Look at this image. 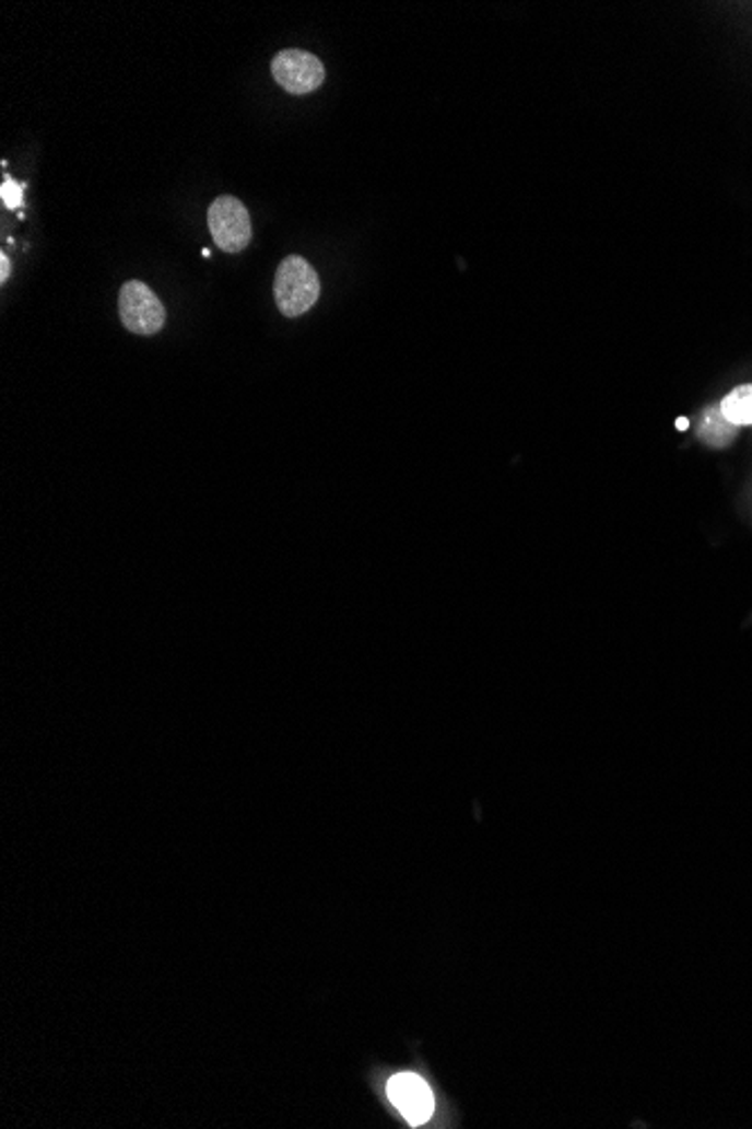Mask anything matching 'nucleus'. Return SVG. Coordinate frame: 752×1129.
I'll return each mask as SVG.
<instances>
[{"mask_svg":"<svg viewBox=\"0 0 752 1129\" xmlns=\"http://www.w3.org/2000/svg\"><path fill=\"white\" fill-rule=\"evenodd\" d=\"M275 305L286 318L307 314L320 298V276L305 257L289 255L280 261L273 284Z\"/></svg>","mask_w":752,"mask_h":1129,"instance_id":"nucleus-1","label":"nucleus"},{"mask_svg":"<svg viewBox=\"0 0 752 1129\" xmlns=\"http://www.w3.org/2000/svg\"><path fill=\"white\" fill-rule=\"evenodd\" d=\"M118 310L122 325L138 336H154L165 327L167 312L161 298L140 280L122 284L118 295Z\"/></svg>","mask_w":752,"mask_h":1129,"instance_id":"nucleus-2","label":"nucleus"},{"mask_svg":"<svg viewBox=\"0 0 752 1129\" xmlns=\"http://www.w3.org/2000/svg\"><path fill=\"white\" fill-rule=\"evenodd\" d=\"M208 225L214 244L223 253H242L252 240L248 208L231 195H223L208 208Z\"/></svg>","mask_w":752,"mask_h":1129,"instance_id":"nucleus-3","label":"nucleus"},{"mask_svg":"<svg viewBox=\"0 0 752 1129\" xmlns=\"http://www.w3.org/2000/svg\"><path fill=\"white\" fill-rule=\"evenodd\" d=\"M273 80L291 95H309L325 82L322 61L299 48H289L275 55L271 63Z\"/></svg>","mask_w":752,"mask_h":1129,"instance_id":"nucleus-4","label":"nucleus"},{"mask_svg":"<svg viewBox=\"0 0 752 1129\" xmlns=\"http://www.w3.org/2000/svg\"><path fill=\"white\" fill-rule=\"evenodd\" d=\"M392 1105L410 1125H424L433 1116V1091L424 1078L415 1073H399L388 1082Z\"/></svg>","mask_w":752,"mask_h":1129,"instance_id":"nucleus-5","label":"nucleus"},{"mask_svg":"<svg viewBox=\"0 0 752 1129\" xmlns=\"http://www.w3.org/2000/svg\"><path fill=\"white\" fill-rule=\"evenodd\" d=\"M721 412L724 418L730 422V424H737V427H745V424H752V386L745 384V386H739L735 388L721 404Z\"/></svg>","mask_w":752,"mask_h":1129,"instance_id":"nucleus-6","label":"nucleus"},{"mask_svg":"<svg viewBox=\"0 0 752 1129\" xmlns=\"http://www.w3.org/2000/svg\"><path fill=\"white\" fill-rule=\"evenodd\" d=\"M23 193H25L23 183H16L12 176H5L3 187H0V199H3L5 208L19 210L23 206Z\"/></svg>","mask_w":752,"mask_h":1129,"instance_id":"nucleus-7","label":"nucleus"},{"mask_svg":"<svg viewBox=\"0 0 752 1129\" xmlns=\"http://www.w3.org/2000/svg\"><path fill=\"white\" fill-rule=\"evenodd\" d=\"M8 278H10V259H8V255H3L0 257V280L8 282Z\"/></svg>","mask_w":752,"mask_h":1129,"instance_id":"nucleus-8","label":"nucleus"},{"mask_svg":"<svg viewBox=\"0 0 752 1129\" xmlns=\"http://www.w3.org/2000/svg\"><path fill=\"white\" fill-rule=\"evenodd\" d=\"M679 429H688V420H679Z\"/></svg>","mask_w":752,"mask_h":1129,"instance_id":"nucleus-9","label":"nucleus"}]
</instances>
